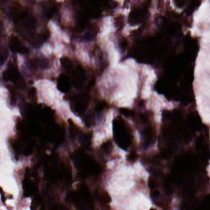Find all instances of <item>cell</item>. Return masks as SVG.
I'll list each match as a JSON object with an SVG mask.
<instances>
[{
  "label": "cell",
  "instance_id": "5b68a950",
  "mask_svg": "<svg viewBox=\"0 0 210 210\" xmlns=\"http://www.w3.org/2000/svg\"><path fill=\"white\" fill-rule=\"evenodd\" d=\"M100 197L101 202L104 203V204H108L110 201V197L106 192H101Z\"/></svg>",
  "mask_w": 210,
  "mask_h": 210
},
{
  "label": "cell",
  "instance_id": "277c9868",
  "mask_svg": "<svg viewBox=\"0 0 210 210\" xmlns=\"http://www.w3.org/2000/svg\"><path fill=\"white\" fill-rule=\"evenodd\" d=\"M69 80L68 77L64 74H61L58 78L57 88L62 92H64L69 89Z\"/></svg>",
  "mask_w": 210,
  "mask_h": 210
},
{
  "label": "cell",
  "instance_id": "6da1fadb",
  "mask_svg": "<svg viewBox=\"0 0 210 210\" xmlns=\"http://www.w3.org/2000/svg\"><path fill=\"white\" fill-rule=\"evenodd\" d=\"M69 199L79 210H91L93 208L90 193L85 185L80 184L76 191L71 193Z\"/></svg>",
  "mask_w": 210,
  "mask_h": 210
},
{
  "label": "cell",
  "instance_id": "ba28073f",
  "mask_svg": "<svg viewBox=\"0 0 210 210\" xmlns=\"http://www.w3.org/2000/svg\"><path fill=\"white\" fill-rule=\"evenodd\" d=\"M39 66H40L42 68H45L47 65V61L44 60V59H42V60L39 61Z\"/></svg>",
  "mask_w": 210,
  "mask_h": 210
},
{
  "label": "cell",
  "instance_id": "7a4b0ae2",
  "mask_svg": "<svg viewBox=\"0 0 210 210\" xmlns=\"http://www.w3.org/2000/svg\"><path fill=\"white\" fill-rule=\"evenodd\" d=\"M10 47L11 49L14 52L24 54H27L29 52L28 49L23 46L17 37H11L10 39Z\"/></svg>",
  "mask_w": 210,
  "mask_h": 210
},
{
  "label": "cell",
  "instance_id": "52a82bcc",
  "mask_svg": "<svg viewBox=\"0 0 210 210\" xmlns=\"http://www.w3.org/2000/svg\"><path fill=\"white\" fill-rule=\"evenodd\" d=\"M61 63L64 68L68 69L70 68L71 64L70 60L67 58H64L61 60Z\"/></svg>",
  "mask_w": 210,
  "mask_h": 210
},
{
  "label": "cell",
  "instance_id": "8992f818",
  "mask_svg": "<svg viewBox=\"0 0 210 210\" xmlns=\"http://www.w3.org/2000/svg\"><path fill=\"white\" fill-rule=\"evenodd\" d=\"M36 24L35 20L33 18H30L28 19L26 22V26L28 28L32 29L33 28Z\"/></svg>",
  "mask_w": 210,
  "mask_h": 210
},
{
  "label": "cell",
  "instance_id": "3957f363",
  "mask_svg": "<svg viewBox=\"0 0 210 210\" xmlns=\"http://www.w3.org/2000/svg\"><path fill=\"white\" fill-rule=\"evenodd\" d=\"M3 76L5 80H7L9 79L14 81L18 79L19 74L15 67L12 65H10L8 69L3 72Z\"/></svg>",
  "mask_w": 210,
  "mask_h": 210
}]
</instances>
